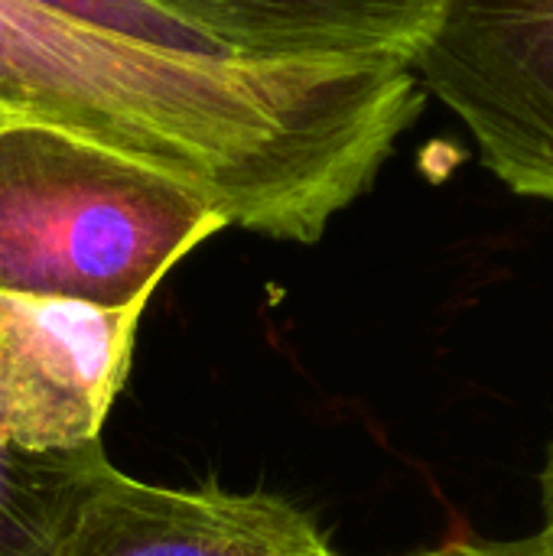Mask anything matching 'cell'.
I'll use <instances>...</instances> for the list:
<instances>
[{"mask_svg": "<svg viewBox=\"0 0 553 556\" xmlns=\"http://www.w3.org/2000/svg\"><path fill=\"white\" fill-rule=\"evenodd\" d=\"M401 59L173 52L0 0V121L85 137L196 189L228 225L316 244L424 111Z\"/></svg>", "mask_w": 553, "mask_h": 556, "instance_id": "cell-1", "label": "cell"}, {"mask_svg": "<svg viewBox=\"0 0 553 556\" xmlns=\"http://www.w3.org/2000/svg\"><path fill=\"white\" fill-rule=\"evenodd\" d=\"M228 222L189 186L68 130L0 121V293L124 309Z\"/></svg>", "mask_w": 553, "mask_h": 556, "instance_id": "cell-2", "label": "cell"}, {"mask_svg": "<svg viewBox=\"0 0 553 556\" xmlns=\"http://www.w3.org/2000/svg\"><path fill=\"white\" fill-rule=\"evenodd\" d=\"M411 68L495 179L553 202V0H443Z\"/></svg>", "mask_w": 553, "mask_h": 556, "instance_id": "cell-3", "label": "cell"}, {"mask_svg": "<svg viewBox=\"0 0 553 556\" xmlns=\"http://www.w3.org/2000/svg\"><path fill=\"white\" fill-rule=\"evenodd\" d=\"M140 313L0 293V433L26 450L98 443Z\"/></svg>", "mask_w": 553, "mask_h": 556, "instance_id": "cell-4", "label": "cell"}, {"mask_svg": "<svg viewBox=\"0 0 553 556\" xmlns=\"http://www.w3.org/2000/svg\"><path fill=\"white\" fill-rule=\"evenodd\" d=\"M52 556H342L306 511L271 492L143 485L114 466Z\"/></svg>", "mask_w": 553, "mask_h": 556, "instance_id": "cell-5", "label": "cell"}, {"mask_svg": "<svg viewBox=\"0 0 553 556\" xmlns=\"http://www.w3.org/2000/svg\"><path fill=\"white\" fill-rule=\"evenodd\" d=\"M228 59H401L430 39L443 0H143Z\"/></svg>", "mask_w": 553, "mask_h": 556, "instance_id": "cell-6", "label": "cell"}, {"mask_svg": "<svg viewBox=\"0 0 553 556\" xmlns=\"http://www.w3.org/2000/svg\"><path fill=\"white\" fill-rule=\"evenodd\" d=\"M108 469L101 440L26 450L0 433V556H52Z\"/></svg>", "mask_w": 553, "mask_h": 556, "instance_id": "cell-7", "label": "cell"}, {"mask_svg": "<svg viewBox=\"0 0 553 556\" xmlns=\"http://www.w3.org/2000/svg\"><path fill=\"white\" fill-rule=\"evenodd\" d=\"M59 16H68L75 23L104 29V33H117L127 39H140L160 49H173V52H196V55H222L212 42H205L199 33H192L189 26L169 20L166 13L147 7L143 0H33ZM228 59V55H222Z\"/></svg>", "mask_w": 553, "mask_h": 556, "instance_id": "cell-8", "label": "cell"}, {"mask_svg": "<svg viewBox=\"0 0 553 556\" xmlns=\"http://www.w3.org/2000/svg\"><path fill=\"white\" fill-rule=\"evenodd\" d=\"M401 556H553V541L538 531L518 541H482V538H456L440 547H424Z\"/></svg>", "mask_w": 553, "mask_h": 556, "instance_id": "cell-9", "label": "cell"}, {"mask_svg": "<svg viewBox=\"0 0 553 556\" xmlns=\"http://www.w3.org/2000/svg\"><path fill=\"white\" fill-rule=\"evenodd\" d=\"M541 511H544V534L553 541V443L548 446L544 466H541Z\"/></svg>", "mask_w": 553, "mask_h": 556, "instance_id": "cell-10", "label": "cell"}]
</instances>
